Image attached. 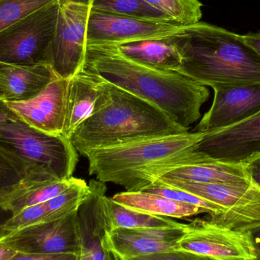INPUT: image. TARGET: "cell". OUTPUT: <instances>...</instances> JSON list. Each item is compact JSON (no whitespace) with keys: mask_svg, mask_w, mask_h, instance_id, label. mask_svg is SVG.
I'll list each match as a JSON object with an SVG mask.
<instances>
[{"mask_svg":"<svg viewBox=\"0 0 260 260\" xmlns=\"http://www.w3.org/2000/svg\"><path fill=\"white\" fill-rule=\"evenodd\" d=\"M84 70L168 114L183 129L197 123L209 88L177 72L161 71L122 56L114 45H88Z\"/></svg>","mask_w":260,"mask_h":260,"instance_id":"6da1fadb","label":"cell"},{"mask_svg":"<svg viewBox=\"0 0 260 260\" xmlns=\"http://www.w3.org/2000/svg\"><path fill=\"white\" fill-rule=\"evenodd\" d=\"M173 39L183 58L178 73L200 85L260 83V56L240 35L200 21Z\"/></svg>","mask_w":260,"mask_h":260,"instance_id":"7a4b0ae2","label":"cell"},{"mask_svg":"<svg viewBox=\"0 0 260 260\" xmlns=\"http://www.w3.org/2000/svg\"><path fill=\"white\" fill-rule=\"evenodd\" d=\"M185 132L188 130L155 105L102 79L94 114L76 129L71 141L85 156L96 148Z\"/></svg>","mask_w":260,"mask_h":260,"instance_id":"3957f363","label":"cell"},{"mask_svg":"<svg viewBox=\"0 0 260 260\" xmlns=\"http://www.w3.org/2000/svg\"><path fill=\"white\" fill-rule=\"evenodd\" d=\"M205 133L185 132L175 135L135 139L86 153L89 175L133 190L138 174L156 165L191 154Z\"/></svg>","mask_w":260,"mask_h":260,"instance_id":"277c9868","label":"cell"},{"mask_svg":"<svg viewBox=\"0 0 260 260\" xmlns=\"http://www.w3.org/2000/svg\"><path fill=\"white\" fill-rule=\"evenodd\" d=\"M0 151L21 181L70 179L79 161L70 139L35 129L21 119L0 122Z\"/></svg>","mask_w":260,"mask_h":260,"instance_id":"5b68a950","label":"cell"},{"mask_svg":"<svg viewBox=\"0 0 260 260\" xmlns=\"http://www.w3.org/2000/svg\"><path fill=\"white\" fill-rule=\"evenodd\" d=\"M58 10L56 0L0 31V62L50 66Z\"/></svg>","mask_w":260,"mask_h":260,"instance_id":"8992f818","label":"cell"},{"mask_svg":"<svg viewBox=\"0 0 260 260\" xmlns=\"http://www.w3.org/2000/svg\"><path fill=\"white\" fill-rule=\"evenodd\" d=\"M176 251L195 260H250L259 254L251 231L221 225L209 218L186 224Z\"/></svg>","mask_w":260,"mask_h":260,"instance_id":"52a82bcc","label":"cell"},{"mask_svg":"<svg viewBox=\"0 0 260 260\" xmlns=\"http://www.w3.org/2000/svg\"><path fill=\"white\" fill-rule=\"evenodd\" d=\"M92 2L58 0L59 10L50 66L61 79H71L84 69Z\"/></svg>","mask_w":260,"mask_h":260,"instance_id":"ba28073f","label":"cell"},{"mask_svg":"<svg viewBox=\"0 0 260 260\" xmlns=\"http://www.w3.org/2000/svg\"><path fill=\"white\" fill-rule=\"evenodd\" d=\"M153 181L183 189L216 205L223 212L217 224L232 229H246L260 223V188L254 182L249 184H229L169 179H156Z\"/></svg>","mask_w":260,"mask_h":260,"instance_id":"9c48e42d","label":"cell"},{"mask_svg":"<svg viewBox=\"0 0 260 260\" xmlns=\"http://www.w3.org/2000/svg\"><path fill=\"white\" fill-rule=\"evenodd\" d=\"M186 27L174 21L142 19L91 10L87 46H118L134 41L169 38Z\"/></svg>","mask_w":260,"mask_h":260,"instance_id":"30bf717a","label":"cell"},{"mask_svg":"<svg viewBox=\"0 0 260 260\" xmlns=\"http://www.w3.org/2000/svg\"><path fill=\"white\" fill-rule=\"evenodd\" d=\"M0 244L17 253L80 255L77 211L60 219L11 232L0 241Z\"/></svg>","mask_w":260,"mask_h":260,"instance_id":"8fae6325","label":"cell"},{"mask_svg":"<svg viewBox=\"0 0 260 260\" xmlns=\"http://www.w3.org/2000/svg\"><path fill=\"white\" fill-rule=\"evenodd\" d=\"M196 151L217 161L248 165L260 156V112L238 124L205 133Z\"/></svg>","mask_w":260,"mask_h":260,"instance_id":"7c38bea8","label":"cell"},{"mask_svg":"<svg viewBox=\"0 0 260 260\" xmlns=\"http://www.w3.org/2000/svg\"><path fill=\"white\" fill-rule=\"evenodd\" d=\"M212 88V106L192 132L206 133L224 129L260 112V83L218 85Z\"/></svg>","mask_w":260,"mask_h":260,"instance_id":"4fadbf2b","label":"cell"},{"mask_svg":"<svg viewBox=\"0 0 260 260\" xmlns=\"http://www.w3.org/2000/svg\"><path fill=\"white\" fill-rule=\"evenodd\" d=\"M186 224L176 227L117 229L108 231L105 246L119 259L175 251L186 233Z\"/></svg>","mask_w":260,"mask_h":260,"instance_id":"5bb4252c","label":"cell"},{"mask_svg":"<svg viewBox=\"0 0 260 260\" xmlns=\"http://www.w3.org/2000/svg\"><path fill=\"white\" fill-rule=\"evenodd\" d=\"M89 193L77 210V224L81 244V253L90 260H115L105 246L108 232L107 218L106 185L91 180Z\"/></svg>","mask_w":260,"mask_h":260,"instance_id":"9a60e30c","label":"cell"},{"mask_svg":"<svg viewBox=\"0 0 260 260\" xmlns=\"http://www.w3.org/2000/svg\"><path fill=\"white\" fill-rule=\"evenodd\" d=\"M68 83L69 79L58 78L30 100L6 102L21 120L32 127L49 134L61 135Z\"/></svg>","mask_w":260,"mask_h":260,"instance_id":"2e32d148","label":"cell"},{"mask_svg":"<svg viewBox=\"0 0 260 260\" xmlns=\"http://www.w3.org/2000/svg\"><path fill=\"white\" fill-rule=\"evenodd\" d=\"M102 82V78L84 69L69 79L62 136L71 140L76 129L94 114Z\"/></svg>","mask_w":260,"mask_h":260,"instance_id":"e0dca14e","label":"cell"},{"mask_svg":"<svg viewBox=\"0 0 260 260\" xmlns=\"http://www.w3.org/2000/svg\"><path fill=\"white\" fill-rule=\"evenodd\" d=\"M156 179L229 184H249L253 182L247 165L223 163L213 159L177 165L164 170L151 179L150 184Z\"/></svg>","mask_w":260,"mask_h":260,"instance_id":"ac0fdd59","label":"cell"},{"mask_svg":"<svg viewBox=\"0 0 260 260\" xmlns=\"http://www.w3.org/2000/svg\"><path fill=\"white\" fill-rule=\"evenodd\" d=\"M58 78L50 65L27 67L0 62V86L7 93V102L30 100Z\"/></svg>","mask_w":260,"mask_h":260,"instance_id":"d6986e66","label":"cell"},{"mask_svg":"<svg viewBox=\"0 0 260 260\" xmlns=\"http://www.w3.org/2000/svg\"><path fill=\"white\" fill-rule=\"evenodd\" d=\"M116 47L126 59L149 68L178 73L181 67L183 58L173 36L134 41Z\"/></svg>","mask_w":260,"mask_h":260,"instance_id":"ffe728a7","label":"cell"},{"mask_svg":"<svg viewBox=\"0 0 260 260\" xmlns=\"http://www.w3.org/2000/svg\"><path fill=\"white\" fill-rule=\"evenodd\" d=\"M78 178L21 181L0 192V209L16 215L26 208L48 201L71 187Z\"/></svg>","mask_w":260,"mask_h":260,"instance_id":"44dd1931","label":"cell"},{"mask_svg":"<svg viewBox=\"0 0 260 260\" xmlns=\"http://www.w3.org/2000/svg\"><path fill=\"white\" fill-rule=\"evenodd\" d=\"M111 198L114 201L129 209L165 218H185L207 213L203 208L179 203L166 197L144 191H126L115 194Z\"/></svg>","mask_w":260,"mask_h":260,"instance_id":"7402d4cb","label":"cell"},{"mask_svg":"<svg viewBox=\"0 0 260 260\" xmlns=\"http://www.w3.org/2000/svg\"><path fill=\"white\" fill-rule=\"evenodd\" d=\"M108 231L117 229H149V228L176 227L181 223L165 217L156 216L129 209L106 197Z\"/></svg>","mask_w":260,"mask_h":260,"instance_id":"603a6c76","label":"cell"},{"mask_svg":"<svg viewBox=\"0 0 260 260\" xmlns=\"http://www.w3.org/2000/svg\"><path fill=\"white\" fill-rule=\"evenodd\" d=\"M91 10L142 19L172 21L145 0H93Z\"/></svg>","mask_w":260,"mask_h":260,"instance_id":"cb8c5ba5","label":"cell"},{"mask_svg":"<svg viewBox=\"0 0 260 260\" xmlns=\"http://www.w3.org/2000/svg\"><path fill=\"white\" fill-rule=\"evenodd\" d=\"M89 193V186L82 179L57 197L45 202L47 222L60 219L76 212Z\"/></svg>","mask_w":260,"mask_h":260,"instance_id":"d4e9b609","label":"cell"},{"mask_svg":"<svg viewBox=\"0 0 260 260\" xmlns=\"http://www.w3.org/2000/svg\"><path fill=\"white\" fill-rule=\"evenodd\" d=\"M171 21L183 25L200 22L203 5L199 0H145Z\"/></svg>","mask_w":260,"mask_h":260,"instance_id":"484cf974","label":"cell"},{"mask_svg":"<svg viewBox=\"0 0 260 260\" xmlns=\"http://www.w3.org/2000/svg\"><path fill=\"white\" fill-rule=\"evenodd\" d=\"M140 191L161 196V197H166V198L179 202V203H186V204L193 205V206L203 208L206 210L210 216L209 219L215 223L218 222L222 217V210L216 205L212 204V203H209L197 196L183 190V189L167 186L160 182H151L149 186L144 188Z\"/></svg>","mask_w":260,"mask_h":260,"instance_id":"4316f807","label":"cell"},{"mask_svg":"<svg viewBox=\"0 0 260 260\" xmlns=\"http://www.w3.org/2000/svg\"><path fill=\"white\" fill-rule=\"evenodd\" d=\"M56 0H0V31Z\"/></svg>","mask_w":260,"mask_h":260,"instance_id":"83f0119b","label":"cell"},{"mask_svg":"<svg viewBox=\"0 0 260 260\" xmlns=\"http://www.w3.org/2000/svg\"><path fill=\"white\" fill-rule=\"evenodd\" d=\"M44 222H47L45 202L26 208L16 215H12L2 224V227L9 234Z\"/></svg>","mask_w":260,"mask_h":260,"instance_id":"f1b7e54d","label":"cell"},{"mask_svg":"<svg viewBox=\"0 0 260 260\" xmlns=\"http://www.w3.org/2000/svg\"><path fill=\"white\" fill-rule=\"evenodd\" d=\"M21 181V177L12 162L0 151V192Z\"/></svg>","mask_w":260,"mask_h":260,"instance_id":"f546056e","label":"cell"},{"mask_svg":"<svg viewBox=\"0 0 260 260\" xmlns=\"http://www.w3.org/2000/svg\"><path fill=\"white\" fill-rule=\"evenodd\" d=\"M79 255L75 254H28L16 253L9 260H79Z\"/></svg>","mask_w":260,"mask_h":260,"instance_id":"4dcf8cb0","label":"cell"},{"mask_svg":"<svg viewBox=\"0 0 260 260\" xmlns=\"http://www.w3.org/2000/svg\"><path fill=\"white\" fill-rule=\"evenodd\" d=\"M124 260H195L186 253L180 251L167 252L148 256H138Z\"/></svg>","mask_w":260,"mask_h":260,"instance_id":"1f68e13d","label":"cell"},{"mask_svg":"<svg viewBox=\"0 0 260 260\" xmlns=\"http://www.w3.org/2000/svg\"><path fill=\"white\" fill-rule=\"evenodd\" d=\"M241 39L260 56V32H250L240 35Z\"/></svg>","mask_w":260,"mask_h":260,"instance_id":"d6a6232c","label":"cell"},{"mask_svg":"<svg viewBox=\"0 0 260 260\" xmlns=\"http://www.w3.org/2000/svg\"><path fill=\"white\" fill-rule=\"evenodd\" d=\"M20 119L15 112L8 106L6 101L0 99V122L15 120Z\"/></svg>","mask_w":260,"mask_h":260,"instance_id":"836d02e7","label":"cell"},{"mask_svg":"<svg viewBox=\"0 0 260 260\" xmlns=\"http://www.w3.org/2000/svg\"><path fill=\"white\" fill-rule=\"evenodd\" d=\"M247 168L252 180L260 188V156L250 162Z\"/></svg>","mask_w":260,"mask_h":260,"instance_id":"e575fe53","label":"cell"},{"mask_svg":"<svg viewBox=\"0 0 260 260\" xmlns=\"http://www.w3.org/2000/svg\"><path fill=\"white\" fill-rule=\"evenodd\" d=\"M17 252L6 246L0 244V260H9Z\"/></svg>","mask_w":260,"mask_h":260,"instance_id":"d590c367","label":"cell"},{"mask_svg":"<svg viewBox=\"0 0 260 260\" xmlns=\"http://www.w3.org/2000/svg\"><path fill=\"white\" fill-rule=\"evenodd\" d=\"M248 230L251 231L252 234H253V239H254L255 244L257 247L258 253L260 255V225L250 228Z\"/></svg>","mask_w":260,"mask_h":260,"instance_id":"8d00e7d4","label":"cell"},{"mask_svg":"<svg viewBox=\"0 0 260 260\" xmlns=\"http://www.w3.org/2000/svg\"><path fill=\"white\" fill-rule=\"evenodd\" d=\"M11 216H12V215L9 214V212H5V211L0 209V225L3 224Z\"/></svg>","mask_w":260,"mask_h":260,"instance_id":"74e56055","label":"cell"},{"mask_svg":"<svg viewBox=\"0 0 260 260\" xmlns=\"http://www.w3.org/2000/svg\"><path fill=\"white\" fill-rule=\"evenodd\" d=\"M7 93L0 86V99H3V100L6 101L7 100Z\"/></svg>","mask_w":260,"mask_h":260,"instance_id":"f35d334b","label":"cell"},{"mask_svg":"<svg viewBox=\"0 0 260 260\" xmlns=\"http://www.w3.org/2000/svg\"><path fill=\"white\" fill-rule=\"evenodd\" d=\"M8 235V232H6L4 229L2 227V224L0 225V241L3 239V238L6 236Z\"/></svg>","mask_w":260,"mask_h":260,"instance_id":"ab89813d","label":"cell"},{"mask_svg":"<svg viewBox=\"0 0 260 260\" xmlns=\"http://www.w3.org/2000/svg\"><path fill=\"white\" fill-rule=\"evenodd\" d=\"M79 260H90V259L88 257V256H85V255L82 254V253H80V255H79Z\"/></svg>","mask_w":260,"mask_h":260,"instance_id":"60d3db41","label":"cell"},{"mask_svg":"<svg viewBox=\"0 0 260 260\" xmlns=\"http://www.w3.org/2000/svg\"><path fill=\"white\" fill-rule=\"evenodd\" d=\"M257 225H260V223H258V224H253V225L250 226V227L247 228V229H250V228L254 227V226H257Z\"/></svg>","mask_w":260,"mask_h":260,"instance_id":"b9f144b4","label":"cell"},{"mask_svg":"<svg viewBox=\"0 0 260 260\" xmlns=\"http://www.w3.org/2000/svg\"><path fill=\"white\" fill-rule=\"evenodd\" d=\"M250 260H260V255L258 254V257L256 259H250Z\"/></svg>","mask_w":260,"mask_h":260,"instance_id":"7bdbcfd3","label":"cell"},{"mask_svg":"<svg viewBox=\"0 0 260 260\" xmlns=\"http://www.w3.org/2000/svg\"><path fill=\"white\" fill-rule=\"evenodd\" d=\"M114 259H115V260H120V259H119L118 257H117V256H116V255H114Z\"/></svg>","mask_w":260,"mask_h":260,"instance_id":"ee69618b","label":"cell"},{"mask_svg":"<svg viewBox=\"0 0 260 260\" xmlns=\"http://www.w3.org/2000/svg\"><path fill=\"white\" fill-rule=\"evenodd\" d=\"M119 258V257H118ZM120 260H124V259H120Z\"/></svg>","mask_w":260,"mask_h":260,"instance_id":"f6af8a7d","label":"cell"}]
</instances>
